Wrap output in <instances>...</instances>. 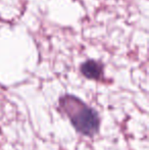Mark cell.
Returning <instances> with one entry per match:
<instances>
[{"label":"cell","mask_w":149,"mask_h":150,"mask_svg":"<svg viewBox=\"0 0 149 150\" xmlns=\"http://www.w3.org/2000/svg\"><path fill=\"white\" fill-rule=\"evenodd\" d=\"M59 105L79 133L93 136L98 132L100 122L98 113L79 98L64 95L59 99Z\"/></svg>","instance_id":"6da1fadb"},{"label":"cell","mask_w":149,"mask_h":150,"mask_svg":"<svg viewBox=\"0 0 149 150\" xmlns=\"http://www.w3.org/2000/svg\"><path fill=\"white\" fill-rule=\"evenodd\" d=\"M81 73L91 80H100L103 76V67L95 60H87L81 65Z\"/></svg>","instance_id":"7a4b0ae2"}]
</instances>
